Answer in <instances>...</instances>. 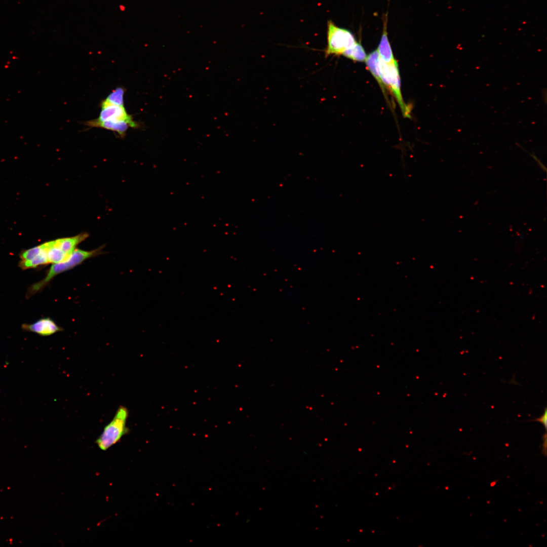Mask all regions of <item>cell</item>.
I'll list each match as a JSON object with an SVG mask.
<instances>
[{
  "mask_svg": "<svg viewBox=\"0 0 547 547\" xmlns=\"http://www.w3.org/2000/svg\"><path fill=\"white\" fill-rule=\"evenodd\" d=\"M102 249L103 247H100L93 250L86 251L76 248L67 259L52 264L45 278L32 285L28 288L26 296L29 298L42 290L58 275L74 268L88 259L101 254Z\"/></svg>",
  "mask_w": 547,
  "mask_h": 547,
  "instance_id": "obj_1",
  "label": "cell"
},
{
  "mask_svg": "<svg viewBox=\"0 0 547 547\" xmlns=\"http://www.w3.org/2000/svg\"><path fill=\"white\" fill-rule=\"evenodd\" d=\"M129 416L128 409L120 406L113 418L104 428L102 433L95 441L98 448L106 451L120 441L122 438L129 433L127 420Z\"/></svg>",
  "mask_w": 547,
  "mask_h": 547,
  "instance_id": "obj_2",
  "label": "cell"
},
{
  "mask_svg": "<svg viewBox=\"0 0 547 547\" xmlns=\"http://www.w3.org/2000/svg\"><path fill=\"white\" fill-rule=\"evenodd\" d=\"M379 67L382 82L386 89L392 92L402 114L404 117L410 118L411 109L404 102L401 91V81L397 61L387 63L379 58Z\"/></svg>",
  "mask_w": 547,
  "mask_h": 547,
  "instance_id": "obj_3",
  "label": "cell"
},
{
  "mask_svg": "<svg viewBox=\"0 0 547 547\" xmlns=\"http://www.w3.org/2000/svg\"><path fill=\"white\" fill-rule=\"evenodd\" d=\"M327 44L324 51L325 56L342 55L346 50L356 43L353 33L348 29L337 26L332 20L328 21L327 31Z\"/></svg>",
  "mask_w": 547,
  "mask_h": 547,
  "instance_id": "obj_4",
  "label": "cell"
},
{
  "mask_svg": "<svg viewBox=\"0 0 547 547\" xmlns=\"http://www.w3.org/2000/svg\"><path fill=\"white\" fill-rule=\"evenodd\" d=\"M101 108L98 118L95 119L97 121H125L129 123L132 128L135 129H141L144 127L141 123L133 120V116L127 112L125 106L108 105L101 107Z\"/></svg>",
  "mask_w": 547,
  "mask_h": 547,
  "instance_id": "obj_5",
  "label": "cell"
},
{
  "mask_svg": "<svg viewBox=\"0 0 547 547\" xmlns=\"http://www.w3.org/2000/svg\"><path fill=\"white\" fill-rule=\"evenodd\" d=\"M22 328L26 331L35 333L43 336H50L62 330L52 319L43 318L30 324H23Z\"/></svg>",
  "mask_w": 547,
  "mask_h": 547,
  "instance_id": "obj_6",
  "label": "cell"
},
{
  "mask_svg": "<svg viewBox=\"0 0 547 547\" xmlns=\"http://www.w3.org/2000/svg\"><path fill=\"white\" fill-rule=\"evenodd\" d=\"M382 33L378 47L377 49L379 58L387 63L395 62V59L392 47L387 37V15L384 16Z\"/></svg>",
  "mask_w": 547,
  "mask_h": 547,
  "instance_id": "obj_7",
  "label": "cell"
},
{
  "mask_svg": "<svg viewBox=\"0 0 547 547\" xmlns=\"http://www.w3.org/2000/svg\"><path fill=\"white\" fill-rule=\"evenodd\" d=\"M84 124L90 127H96L108 130L117 133L121 138L125 137L128 128H131L129 123L125 121L111 122L104 121L99 122L95 119L88 121L84 123Z\"/></svg>",
  "mask_w": 547,
  "mask_h": 547,
  "instance_id": "obj_8",
  "label": "cell"
},
{
  "mask_svg": "<svg viewBox=\"0 0 547 547\" xmlns=\"http://www.w3.org/2000/svg\"><path fill=\"white\" fill-rule=\"evenodd\" d=\"M379 54L377 49L372 52L367 56L365 61L366 66L369 71L376 79L378 84L383 93L386 99L387 100L386 94V88L383 84L381 78L379 67Z\"/></svg>",
  "mask_w": 547,
  "mask_h": 547,
  "instance_id": "obj_9",
  "label": "cell"
},
{
  "mask_svg": "<svg viewBox=\"0 0 547 547\" xmlns=\"http://www.w3.org/2000/svg\"><path fill=\"white\" fill-rule=\"evenodd\" d=\"M88 236L89 235L87 233L83 232L73 237L58 239L56 240L61 250L68 257H69L76 248L77 246Z\"/></svg>",
  "mask_w": 547,
  "mask_h": 547,
  "instance_id": "obj_10",
  "label": "cell"
},
{
  "mask_svg": "<svg viewBox=\"0 0 547 547\" xmlns=\"http://www.w3.org/2000/svg\"><path fill=\"white\" fill-rule=\"evenodd\" d=\"M49 263H56L67 259L68 257L59 248L56 240L45 243Z\"/></svg>",
  "mask_w": 547,
  "mask_h": 547,
  "instance_id": "obj_11",
  "label": "cell"
},
{
  "mask_svg": "<svg viewBox=\"0 0 547 547\" xmlns=\"http://www.w3.org/2000/svg\"><path fill=\"white\" fill-rule=\"evenodd\" d=\"M126 89L123 87H117L108 94L105 99L100 102V107L108 105H115L124 106V95Z\"/></svg>",
  "mask_w": 547,
  "mask_h": 547,
  "instance_id": "obj_12",
  "label": "cell"
},
{
  "mask_svg": "<svg viewBox=\"0 0 547 547\" xmlns=\"http://www.w3.org/2000/svg\"><path fill=\"white\" fill-rule=\"evenodd\" d=\"M43 244V249L42 252L34 258L29 260H21L19 263L20 267L24 269L34 268L40 265L49 264L47 256L46 243Z\"/></svg>",
  "mask_w": 547,
  "mask_h": 547,
  "instance_id": "obj_13",
  "label": "cell"
},
{
  "mask_svg": "<svg viewBox=\"0 0 547 547\" xmlns=\"http://www.w3.org/2000/svg\"><path fill=\"white\" fill-rule=\"evenodd\" d=\"M342 55L357 62L365 61L367 56L361 43L357 42L352 47L345 50Z\"/></svg>",
  "mask_w": 547,
  "mask_h": 547,
  "instance_id": "obj_14",
  "label": "cell"
},
{
  "mask_svg": "<svg viewBox=\"0 0 547 547\" xmlns=\"http://www.w3.org/2000/svg\"><path fill=\"white\" fill-rule=\"evenodd\" d=\"M43 249V244L35 246L21 252L20 257L21 260H29L37 256Z\"/></svg>",
  "mask_w": 547,
  "mask_h": 547,
  "instance_id": "obj_15",
  "label": "cell"
},
{
  "mask_svg": "<svg viewBox=\"0 0 547 547\" xmlns=\"http://www.w3.org/2000/svg\"><path fill=\"white\" fill-rule=\"evenodd\" d=\"M546 414H547L546 408H545V410H544L543 414L540 417H538V418H537L536 419H534L532 420V421H538V422L541 423L543 424V425H544V426L545 427V428L546 429V418H547Z\"/></svg>",
  "mask_w": 547,
  "mask_h": 547,
  "instance_id": "obj_16",
  "label": "cell"
}]
</instances>
